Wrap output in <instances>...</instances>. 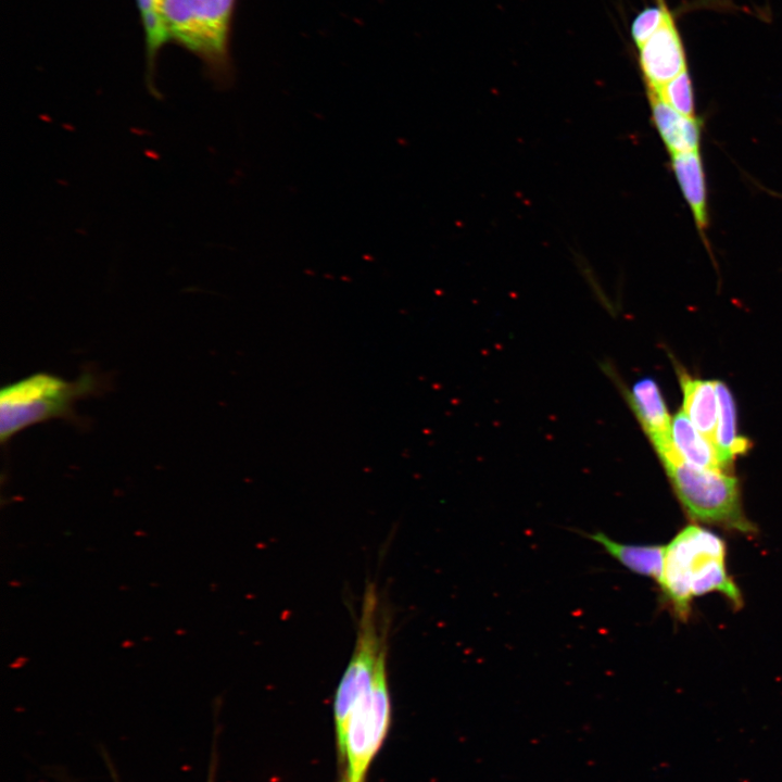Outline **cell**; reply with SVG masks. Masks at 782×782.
I'll use <instances>...</instances> for the list:
<instances>
[{"mask_svg":"<svg viewBox=\"0 0 782 782\" xmlns=\"http://www.w3.org/2000/svg\"><path fill=\"white\" fill-rule=\"evenodd\" d=\"M671 441L679 456L698 468L727 471L717 447L679 412L671 420Z\"/></svg>","mask_w":782,"mask_h":782,"instance_id":"8fae6325","label":"cell"},{"mask_svg":"<svg viewBox=\"0 0 782 782\" xmlns=\"http://www.w3.org/2000/svg\"><path fill=\"white\" fill-rule=\"evenodd\" d=\"M375 583H368L362 602L353 654L333 697L336 734L354 704L371 686L380 664L387 659L388 621L383 618Z\"/></svg>","mask_w":782,"mask_h":782,"instance_id":"8992f818","label":"cell"},{"mask_svg":"<svg viewBox=\"0 0 782 782\" xmlns=\"http://www.w3.org/2000/svg\"><path fill=\"white\" fill-rule=\"evenodd\" d=\"M236 0H166L164 16L169 40L203 63L219 87L232 81L229 36Z\"/></svg>","mask_w":782,"mask_h":782,"instance_id":"7a4b0ae2","label":"cell"},{"mask_svg":"<svg viewBox=\"0 0 782 782\" xmlns=\"http://www.w3.org/2000/svg\"><path fill=\"white\" fill-rule=\"evenodd\" d=\"M101 390L91 373L65 380L49 373H36L0 390V438L4 444L17 432L54 418H71L77 401Z\"/></svg>","mask_w":782,"mask_h":782,"instance_id":"3957f363","label":"cell"},{"mask_svg":"<svg viewBox=\"0 0 782 782\" xmlns=\"http://www.w3.org/2000/svg\"><path fill=\"white\" fill-rule=\"evenodd\" d=\"M648 97L654 125L670 154L698 151L702 123L679 113L655 93L648 92Z\"/></svg>","mask_w":782,"mask_h":782,"instance_id":"9c48e42d","label":"cell"},{"mask_svg":"<svg viewBox=\"0 0 782 782\" xmlns=\"http://www.w3.org/2000/svg\"><path fill=\"white\" fill-rule=\"evenodd\" d=\"M166 0H136L146 45V84L151 96L160 99L155 84L156 61L162 47L169 40L164 9Z\"/></svg>","mask_w":782,"mask_h":782,"instance_id":"4fadbf2b","label":"cell"},{"mask_svg":"<svg viewBox=\"0 0 782 782\" xmlns=\"http://www.w3.org/2000/svg\"><path fill=\"white\" fill-rule=\"evenodd\" d=\"M669 11L665 0H657L655 7H647L635 16L631 24V37L636 48L645 43L661 26Z\"/></svg>","mask_w":782,"mask_h":782,"instance_id":"e0dca14e","label":"cell"},{"mask_svg":"<svg viewBox=\"0 0 782 782\" xmlns=\"http://www.w3.org/2000/svg\"><path fill=\"white\" fill-rule=\"evenodd\" d=\"M648 92L658 96L663 101L679 113L689 117H696L693 86L688 70L672 78L659 90Z\"/></svg>","mask_w":782,"mask_h":782,"instance_id":"2e32d148","label":"cell"},{"mask_svg":"<svg viewBox=\"0 0 782 782\" xmlns=\"http://www.w3.org/2000/svg\"><path fill=\"white\" fill-rule=\"evenodd\" d=\"M660 461L689 518L741 533L755 532V526L743 512L735 477L690 465L677 452Z\"/></svg>","mask_w":782,"mask_h":782,"instance_id":"277c9868","label":"cell"},{"mask_svg":"<svg viewBox=\"0 0 782 782\" xmlns=\"http://www.w3.org/2000/svg\"><path fill=\"white\" fill-rule=\"evenodd\" d=\"M726 555L722 538L699 525L685 526L665 545L657 582L679 619L689 617L694 597L708 593L722 594L734 607L742 605L741 591L727 570Z\"/></svg>","mask_w":782,"mask_h":782,"instance_id":"6da1fadb","label":"cell"},{"mask_svg":"<svg viewBox=\"0 0 782 782\" xmlns=\"http://www.w3.org/2000/svg\"><path fill=\"white\" fill-rule=\"evenodd\" d=\"M627 400L659 457L674 450L671 419L658 384L651 378L636 381Z\"/></svg>","mask_w":782,"mask_h":782,"instance_id":"ba28073f","label":"cell"},{"mask_svg":"<svg viewBox=\"0 0 782 782\" xmlns=\"http://www.w3.org/2000/svg\"><path fill=\"white\" fill-rule=\"evenodd\" d=\"M718 400V420L715 445L726 468L734 458L748 450L746 438L739 436L736 430V413L734 400L723 382H716Z\"/></svg>","mask_w":782,"mask_h":782,"instance_id":"9a60e30c","label":"cell"},{"mask_svg":"<svg viewBox=\"0 0 782 782\" xmlns=\"http://www.w3.org/2000/svg\"><path fill=\"white\" fill-rule=\"evenodd\" d=\"M590 538L630 571L656 581L659 579L665 545L625 544L614 541L602 532H596Z\"/></svg>","mask_w":782,"mask_h":782,"instance_id":"5bb4252c","label":"cell"},{"mask_svg":"<svg viewBox=\"0 0 782 782\" xmlns=\"http://www.w3.org/2000/svg\"><path fill=\"white\" fill-rule=\"evenodd\" d=\"M638 50L647 91L659 90L688 70L685 49L671 11L661 26Z\"/></svg>","mask_w":782,"mask_h":782,"instance_id":"52a82bcc","label":"cell"},{"mask_svg":"<svg viewBox=\"0 0 782 782\" xmlns=\"http://www.w3.org/2000/svg\"><path fill=\"white\" fill-rule=\"evenodd\" d=\"M392 717L387 659L371 686L357 699L342 729L336 734L340 762L353 782H364L368 768L389 733Z\"/></svg>","mask_w":782,"mask_h":782,"instance_id":"5b68a950","label":"cell"},{"mask_svg":"<svg viewBox=\"0 0 782 782\" xmlns=\"http://www.w3.org/2000/svg\"><path fill=\"white\" fill-rule=\"evenodd\" d=\"M341 782H353V781H351L346 777H344Z\"/></svg>","mask_w":782,"mask_h":782,"instance_id":"ac0fdd59","label":"cell"},{"mask_svg":"<svg viewBox=\"0 0 782 782\" xmlns=\"http://www.w3.org/2000/svg\"><path fill=\"white\" fill-rule=\"evenodd\" d=\"M671 168L696 227L704 234L708 225L707 192L703 163L698 151L671 155Z\"/></svg>","mask_w":782,"mask_h":782,"instance_id":"7c38bea8","label":"cell"},{"mask_svg":"<svg viewBox=\"0 0 782 782\" xmlns=\"http://www.w3.org/2000/svg\"><path fill=\"white\" fill-rule=\"evenodd\" d=\"M678 374L683 393V412L692 424L715 444L718 420L716 382L693 378L684 371Z\"/></svg>","mask_w":782,"mask_h":782,"instance_id":"30bf717a","label":"cell"}]
</instances>
